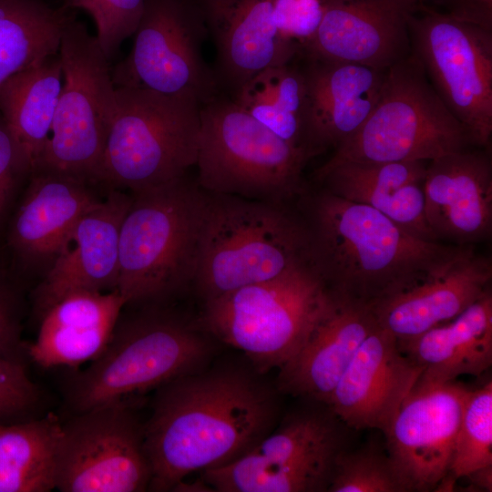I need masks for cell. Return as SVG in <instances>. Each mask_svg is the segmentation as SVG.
Masks as SVG:
<instances>
[{
    "instance_id": "obj_1",
    "label": "cell",
    "mask_w": 492,
    "mask_h": 492,
    "mask_svg": "<svg viewBox=\"0 0 492 492\" xmlns=\"http://www.w3.org/2000/svg\"><path fill=\"white\" fill-rule=\"evenodd\" d=\"M278 412L274 389L239 368H202L159 386L144 424L149 490H174L193 472L243 456L273 429Z\"/></svg>"
},
{
    "instance_id": "obj_2",
    "label": "cell",
    "mask_w": 492,
    "mask_h": 492,
    "mask_svg": "<svg viewBox=\"0 0 492 492\" xmlns=\"http://www.w3.org/2000/svg\"><path fill=\"white\" fill-rule=\"evenodd\" d=\"M300 199L308 263L332 293L348 300L372 306L457 246L421 240L323 189Z\"/></svg>"
},
{
    "instance_id": "obj_3",
    "label": "cell",
    "mask_w": 492,
    "mask_h": 492,
    "mask_svg": "<svg viewBox=\"0 0 492 492\" xmlns=\"http://www.w3.org/2000/svg\"><path fill=\"white\" fill-rule=\"evenodd\" d=\"M208 198L187 175L131 192L116 289L126 305L161 303L193 283Z\"/></svg>"
},
{
    "instance_id": "obj_4",
    "label": "cell",
    "mask_w": 492,
    "mask_h": 492,
    "mask_svg": "<svg viewBox=\"0 0 492 492\" xmlns=\"http://www.w3.org/2000/svg\"><path fill=\"white\" fill-rule=\"evenodd\" d=\"M302 262L305 228L286 204L209 193L192 283L204 302Z\"/></svg>"
},
{
    "instance_id": "obj_5",
    "label": "cell",
    "mask_w": 492,
    "mask_h": 492,
    "mask_svg": "<svg viewBox=\"0 0 492 492\" xmlns=\"http://www.w3.org/2000/svg\"><path fill=\"white\" fill-rule=\"evenodd\" d=\"M125 306L102 353L73 379L77 412L159 388L203 368L211 346L201 333L160 302Z\"/></svg>"
},
{
    "instance_id": "obj_6",
    "label": "cell",
    "mask_w": 492,
    "mask_h": 492,
    "mask_svg": "<svg viewBox=\"0 0 492 492\" xmlns=\"http://www.w3.org/2000/svg\"><path fill=\"white\" fill-rule=\"evenodd\" d=\"M198 185L211 194L286 204L306 190L313 157L287 143L222 93L200 106Z\"/></svg>"
},
{
    "instance_id": "obj_7",
    "label": "cell",
    "mask_w": 492,
    "mask_h": 492,
    "mask_svg": "<svg viewBox=\"0 0 492 492\" xmlns=\"http://www.w3.org/2000/svg\"><path fill=\"white\" fill-rule=\"evenodd\" d=\"M331 298L308 262L284 274L204 302L199 326L244 353L259 374L299 351Z\"/></svg>"
},
{
    "instance_id": "obj_8",
    "label": "cell",
    "mask_w": 492,
    "mask_h": 492,
    "mask_svg": "<svg viewBox=\"0 0 492 492\" xmlns=\"http://www.w3.org/2000/svg\"><path fill=\"white\" fill-rule=\"evenodd\" d=\"M200 110L189 97L116 87L100 182L133 192L187 175L197 161Z\"/></svg>"
},
{
    "instance_id": "obj_9",
    "label": "cell",
    "mask_w": 492,
    "mask_h": 492,
    "mask_svg": "<svg viewBox=\"0 0 492 492\" xmlns=\"http://www.w3.org/2000/svg\"><path fill=\"white\" fill-rule=\"evenodd\" d=\"M473 144L412 53L385 72L379 98L361 128L324 163L430 161Z\"/></svg>"
},
{
    "instance_id": "obj_10",
    "label": "cell",
    "mask_w": 492,
    "mask_h": 492,
    "mask_svg": "<svg viewBox=\"0 0 492 492\" xmlns=\"http://www.w3.org/2000/svg\"><path fill=\"white\" fill-rule=\"evenodd\" d=\"M63 86L46 148L35 171L99 183L108 135L116 110L108 59L95 36L73 15L58 51ZM32 172V173H33Z\"/></svg>"
},
{
    "instance_id": "obj_11",
    "label": "cell",
    "mask_w": 492,
    "mask_h": 492,
    "mask_svg": "<svg viewBox=\"0 0 492 492\" xmlns=\"http://www.w3.org/2000/svg\"><path fill=\"white\" fill-rule=\"evenodd\" d=\"M412 53L473 145L492 134V30L418 5L410 17Z\"/></svg>"
},
{
    "instance_id": "obj_12",
    "label": "cell",
    "mask_w": 492,
    "mask_h": 492,
    "mask_svg": "<svg viewBox=\"0 0 492 492\" xmlns=\"http://www.w3.org/2000/svg\"><path fill=\"white\" fill-rule=\"evenodd\" d=\"M129 54L111 69L116 87H142L200 106L220 89L203 59L208 31L198 0H145Z\"/></svg>"
},
{
    "instance_id": "obj_13",
    "label": "cell",
    "mask_w": 492,
    "mask_h": 492,
    "mask_svg": "<svg viewBox=\"0 0 492 492\" xmlns=\"http://www.w3.org/2000/svg\"><path fill=\"white\" fill-rule=\"evenodd\" d=\"M126 398L78 412L62 424L55 489L61 492H141L151 467L144 425Z\"/></svg>"
},
{
    "instance_id": "obj_14",
    "label": "cell",
    "mask_w": 492,
    "mask_h": 492,
    "mask_svg": "<svg viewBox=\"0 0 492 492\" xmlns=\"http://www.w3.org/2000/svg\"><path fill=\"white\" fill-rule=\"evenodd\" d=\"M332 419L307 412L291 416L239 458L204 472L220 492H311L327 490L336 455Z\"/></svg>"
},
{
    "instance_id": "obj_15",
    "label": "cell",
    "mask_w": 492,
    "mask_h": 492,
    "mask_svg": "<svg viewBox=\"0 0 492 492\" xmlns=\"http://www.w3.org/2000/svg\"><path fill=\"white\" fill-rule=\"evenodd\" d=\"M469 389L456 381H417L384 433L405 491L436 488L450 474Z\"/></svg>"
},
{
    "instance_id": "obj_16",
    "label": "cell",
    "mask_w": 492,
    "mask_h": 492,
    "mask_svg": "<svg viewBox=\"0 0 492 492\" xmlns=\"http://www.w3.org/2000/svg\"><path fill=\"white\" fill-rule=\"evenodd\" d=\"M491 279V260L472 245H457L371 307L380 327L405 341L460 314L489 290Z\"/></svg>"
},
{
    "instance_id": "obj_17",
    "label": "cell",
    "mask_w": 492,
    "mask_h": 492,
    "mask_svg": "<svg viewBox=\"0 0 492 492\" xmlns=\"http://www.w3.org/2000/svg\"><path fill=\"white\" fill-rule=\"evenodd\" d=\"M315 35L304 58L387 70L412 54L409 21L419 0H322Z\"/></svg>"
},
{
    "instance_id": "obj_18",
    "label": "cell",
    "mask_w": 492,
    "mask_h": 492,
    "mask_svg": "<svg viewBox=\"0 0 492 492\" xmlns=\"http://www.w3.org/2000/svg\"><path fill=\"white\" fill-rule=\"evenodd\" d=\"M421 373L397 339L377 324L341 376L327 405L351 427L384 433Z\"/></svg>"
},
{
    "instance_id": "obj_19",
    "label": "cell",
    "mask_w": 492,
    "mask_h": 492,
    "mask_svg": "<svg viewBox=\"0 0 492 492\" xmlns=\"http://www.w3.org/2000/svg\"><path fill=\"white\" fill-rule=\"evenodd\" d=\"M214 44L220 92L233 97L262 70L294 60L300 46L273 23L274 0H198Z\"/></svg>"
},
{
    "instance_id": "obj_20",
    "label": "cell",
    "mask_w": 492,
    "mask_h": 492,
    "mask_svg": "<svg viewBox=\"0 0 492 492\" xmlns=\"http://www.w3.org/2000/svg\"><path fill=\"white\" fill-rule=\"evenodd\" d=\"M130 200L112 189L79 218L36 290L44 311L70 292L117 289L120 228Z\"/></svg>"
},
{
    "instance_id": "obj_21",
    "label": "cell",
    "mask_w": 492,
    "mask_h": 492,
    "mask_svg": "<svg viewBox=\"0 0 492 492\" xmlns=\"http://www.w3.org/2000/svg\"><path fill=\"white\" fill-rule=\"evenodd\" d=\"M425 212L436 240L472 245L492 232V166L480 151L463 149L429 161Z\"/></svg>"
},
{
    "instance_id": "obj_22",
    "label": "cell",
    "mask_w": 492,
    "mask_h": 492,
    "mask_svg": "<svg viewBox=\"0 0 492 492\" xmlns=\"http://www.w3.org/2000/svg\"><path fill=\"white\" fill-rule=\"evenodd\" d=\"M376 325L371 305L331 292L328 304L299 351L279 369L278 388L327 405L353 357Z\"/></svg>"
},
{
    "instance_id": "obj_23",
    "label": "cell",
    "mask_w": 492,
    "mask_h": 492,
    "mask_svg": "<svg viewBox=\"0 0 492 492\" xmlns=\"http://www.w3.org/2000/svg\"><path fill=\"white\" fill-rule=\"evenodd\" d=\"M309 141L316 155L351 138L374 109L386 70L305 58Z\"/></svg>"
},
{
    "instance_id": "obj_24",
    "label": "cell",
    "mask_w": 492,
    "mask_h": 492,
    "mask_svg": "<svg viewBox=\"0 0 492 492\" xmlns=\"http://www.w3.org/2000/svg\"><path fill=\"white\" fill-rule=\"evenodd\" d=\"M425 162L323 164L314 177L321 189L374 209L421 240L438 241L425 212Z\"/></svg>"
},
{
    "instance_id": "obj_25",
    "label": "cell",
    "mask_w": 492,
    "mask_h": 492,
    "mask_svg": "<svg viewBox=\"0 0 492 492\" xmlns=\"http://www.w3.org/2000/svg\"><path fill=\"white\" fill-rule=\"evenodd\" d=\"M89 186L57 173L33 172L9 224L7 245L15 258L50 265L79 218L100 200Z\"/></svg>"
},
{
    "instance_id": "obj_26",
    "label": "cell",
    "mask_w": 492,
    "mask_h": 492,
    "mask_svg": "<svg viewBox=\"0 0 492 492\" xmlns=\"http://www.w3.org/2000/svg\"><path fill=\"white\" fill-rule=\"evenodd\" d=\"M125 305L118 290L63 296L45 311L28 354L46 368L93 361L106 347Z\"/></svg>"
},
{
    "instance_id": "obj_27",
    "label": "cell",
    "mask_w": 492,
    "mask_h": 492,
    "mask_svg": "<svg viewBox=\"0 0 492 492\" xmlns=\"http://www.w3.org/2000/svg\"><path fill=\"white\" fill-rule=\"evenodd\" d=\"M398 344L422 369L420 382L442 384L482 374L492 364L490 289L452 320Z\"/></svg>"
},
{
    "instance_id": "obj_28",
    "label": "cell",
    "mask_w": 492,
    "mask_h": 492,
    "mask_svg": "<svg viewBox=\"0 0 492 492\" xmlns=\"http://www.w3.org/2000/svg\"><path fill=\"white\" fill-rule=\"evenodd\" d=\"M63 86L58 55L0 86V115L30 175L46 148Z\"/></svg>"
},
{
    "instance_id": "obj_29",
    "label": "cell",
    "mask_w": 492,
    "mask_h": 492,
    "mask_svg": "<svg viewBox=\"0 0 492 492\" xmlns=\"http://www.w3.org/2000/svg\"><path fill=\"white\" fill-rule=\"evenodd\" d=\"M292 62L262 70L230 97L270 131L313 158L304 77Z\"/></svg>"
},
{
    "instance_id": "obj_30",
    "label": "cell",
    "mask_w": 492,
    "mask_h": 492,
    "mask_svg": "<svg viewBox=\"0 0 492 492\" xmlns=\"http://www.w3.org/2000/svg\"><path fill=\"white\" fill-rule=\"evenodd\" d=\"M68 9L44 0H0V86L58 55Z\"/></svg>"
},
{
    "instance_id": "obj_31",
    "label": "cell",
    "mask_w": 492,
    "mask_h": 492,
    "mask_svg": "<svg viewBox=\"0 0 492 492\" xmlns=\"http://www.w3.org/2000/svg\"><path fill=\"white\" fill-rule=\"evenodd\" d=\"M62 423L54 415L0 423V492L55 489Z\"/></svg>"
},
{
    "instance_id": "obj_32",
    "label": "cell",
    "mask_w": 492,
    "mask_h": 492,
    "mask_svg": "<svg viewBox=\"0 0 492 492\" xmlns=\"http://www.w3.org/2000/svg\"><path fill=\"white\" fill-rule=\"evenodd\" d=\"M492 466V383L469 390L463 408L450 475L465 477Z\"/></svg>"
},
{
    "instance_id": "obj_33",
    "label": "cell",
    "mask_w": 492,
    "mask_h": 492,
    "mask_svg": "<svg viewBox=\"0 0 492 492\" xmlns=\"http://www.w3.org/2000/svg\"><path fill=\"white\" fill-rule=\"evenodd\" d=\"M330 492H405L388 456L373 450L336 455L330 482Z\"/></svg>"
},
{
    "instance_id": "obj_34",
    "label": "cell",
    "mask_w": 492,
    "mask_h": 492,
    "mask_svg": "<svg viewBox=\"0 0 492 492\" xmlns=\"http://www.w3.org/2000/svg\"><path fill=\"white\" fill-rule=\"evenodd\" d=\"M145 0H64L67 9H83L93 18L96 38L110 59L120 45L133 36L140 20Z\"/></svg>"
},
{
    "instance_id": "obj_35",
    "label": "cell",
    "mask_w": 492,
    "mask_h": 492,
    "mask_svg": "<svg viewBox=\"0 0 492 492\" xmlns=\"http://www.w3.org/2000/svg\"><path fill=\"white\" fill-rule=\"evenodd\" d=\"M38 396L23 361L0 353V423L26 420L24 415L36 405Z\"/></svg>"
},
{
    "instance_id": "obj_36",
    "label": "cell",
    "mask_w": 492,
    "mask_h": 492,
    "mask_svg": "<svg viewBox=\"0 0 492 492\" xmlns=\"http://www.w3.org/2000/svg\"><path fill=\"white\" fill-rule=\"evenodd\" d=\"M323 15L322 0H274L272 18L279 35L300 46L316 33Z\"/></svg>"
},
{
    "instance_id": "obj_37",
    "label": "cell",
    "mask_w": 492,
    "mask_h": 492,
    "mask_svg": "<svg viewBox=\"0 0 492 492\" xmlns=\"http://www.w3.org/2000/svg\"><path fill=\"white\" fill-rule=\"evenodd\" d=\"M29 176L30 171L0 115V225L7 214L20 180Z\"/></svg>"
},
{
    "instance_id": "obj_38",
    "label": "cell",
    "mask_w": 492,
    "mask_h": 492,
    "mask_svg": "<svg viewBox=\"0 0 492 492\" xmlns=\"http://www.w3.org/2000/svg\"><path fill=\"white\" fill-rule=\"evenodd\" d=\"M20 320L15 293L0 270V353L22 361Z\"/></svg>"
},
{
    "instance_id": "obj_39",
    "label": "cell",
    "mask_w": 492,
    "mask_h": 492,
    "mask_svg": "<svg viewBox=\"0 0 492 492\" xmlns=\"http://www.w3.org/2000/svg\"><path fill=\"white\" fill-rule=\"evenodd\" d=\"M448 14L492 30V0H454Z\"/></svg>"
},
{
    "instance_id": "obj_40",
    "label": "cell",
    "mask_w": 492,
    "mask_h": 492,
    "mask_svg": "<svg viewBox=\"0 0 492 492\" xmlns=\"http://www.w3.org/2000/svg\"><path fill=\"white\" fill-rule=\"evenodd\" d=\"M469 479L480 488L491 491L492 488V466L480 468L467 476Z\"/></svg>"
},
{
    "instance_id": "obj_41",
    "label": "cell",
    "mask_w": 492,
    "mask_h": 492,
    "mask_svg": "<svg viewBox=\"0 0 492 492\" xmlns=\"http://www.w3.org/2000/svg\"><path fill=\"white\" fill-rule=\"evenodd\" d=\"M451 2L454 1V0H450Z\"/></svg>"
}]
</instances>
